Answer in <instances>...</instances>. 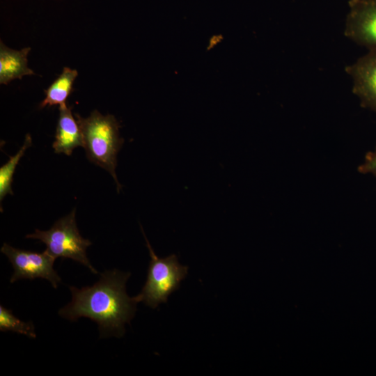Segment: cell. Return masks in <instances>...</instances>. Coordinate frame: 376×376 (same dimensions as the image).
Here are the masks:
<instances>
[{
	"label": "cell",
	"mask_w": 376,
	"mask_h": 376,
	"mask_svg": "<svg viewBox=\"0 0 376 376\" xmlns=\"http://www.w3.org/2000/svg\"><path fill=\"white\" fill-rule=\"evenodd\" d=\"M130 272L118 269L102 273L97 282L79 289L70 286L72 299L58 311L63 318L75 321L85 317L98 325L100 338L121 337L125 324L133 318L136 302L126 292Z\"/></svg>",
	"instance_id": "obj_1"
},
{
	"label": "cell",
	"mask_w": 376,
	"mask_h": 376,
	"mask_svg": "<svg viewBox=\"0 0 376 376\" xmlns=\"http://www.w3.org/2000/svg\"><path fill=\"white\" fill-rule=\"evenodd\" d=\"M30 47L13 50L0 42V83L8 84L15 79H22L24 75H33L35 72L28 68L27 56Z\"/></svg>",
	"instance_id": "obj_9"
},
{
	"label": "cell",
	"mask_w": 376,
	"mask_h": 376,
	"mask_svg": "<svg viewBox=\"0 0 376 376\" xmlns=\"http://www.w3.org/2000/svg\"><path fill=\"white\" fill-rule=\"evenodd\" d=\"M358 171L361 173H371L376 177V150L366 155L364 162L359 166Z\"/></svg>",
	"instance_id": "obj_13"
},
{
	"label": "cell",
	"mask_w": 376,
	"mask_h": 376,
	"mask_svg": "<svg viewBox=\"0 0 376 376\" xmlns=\"http://www.w3.org/2000/svg\"><path fill=\"white\" fill-rule=\"evenodd\" d=\"M83 145L81 130L71 108L65 103L60 104L55 140L52 144L54 152L70 156L75 148L83 147Z\"/></svg>",
	"instance_id": "obj_8"
},
{
	"label": "cell",
	"mask_w": 376,
	"mask_h": 376,
	"mask_svg": "<svg viewBox=\"0 0 376 376\" xmlns=\"http://www.w3.org/2000/svg\"><path fill=\"white\" fill-rule=\"evenodd\" d=\"M345 37L368 49H376V0H350Z\"/></svg>",
	"instance_id": "obj_6"
},
{
	"label": "cell",
	"mask_w": 376,
	"mask_h": 376,
	"mask_svg": "<svg viewBox=\"0 0 376 376\" xmlns=\"http://www.w3.org/2000/svg\"><path fill=\"white\" fill-rule=\"evenodd\" d=\"M32 145V138L29 134L25 136L24 142L19 151L14 155L10 156L9 160L0 168V201L1 202L7 194H13L12 190L13 178L19 160L26 150Z\"/></svg>",
	"instance_id": "obj_11"
},
{
	"label": "cell",
	"mask_w": 376,
	"mask_h": 376,
	"mask_svg": "<svg viewBox=\"0 0 376 376\" xmlns=\"http://www.w3.org/2000/svg\"><path fill=\"white\" fill-rule=\"evenodd\" d=\"M75 117L81 130L87 158L111 174L119 192L122 186L117 179L116 168L117 155L124 142L120 136L119 123L113 115L103 116L97 110L86 118L77 113Z\"/></svg>",
	"instance_id": "obj_2"
},
{
	"label": "cell",
	"mask_w": 376,
	"mask_h": 376,
	"mask_svg": "<svg viewBox=\"0 0 376 376\" xmlns=\"http://www.w3.org/2000/svg\"><path fill=\"white\" fill-rule=\"evenodd\" d=\"M345 70L352 79V92L361 105L376 111V49H369Z\"/></svg>",
	"instance_id": "obj_7"
},
{
	"label": "cell",
	"mask_w": 376,
	"mask_h": 376,
	"mask_svg": "<svg viewBox=\"0 0 376 376\" xmlns=\"http://www.w3.org/2000/svg\"><path fill=\"white\" fill-rule=\"evenodd\" d=\"M0 331H12L32 338L36 337L33 322L22 321L2 305L0 306Z\"/></svg>",
	"instance_id": "obj_12"
},
{
	"label": "cell",
	"mask_w": 376,
	"mask_h": 376,
	"mask_svg": "<svg viewBox=\"0 0 376 376\" xmlns=\"http://www.w3.org/2000/svg\"><path fill=\"white\" fill-rule=\"evenodd\" d=\"M77 75L76 70L65 67L62 73L45 91L46 97L40 103V107L65 103L72 91V85Z\"/></svg>",
	"instance_id": "obj_10"
},
{
	"label": "cell",
	"mask_w": 376,
	"mask_h": 376,
	"mask_svg": "<svg viewBox=\"0 0 376 376\" xmlns=\"http://www.w3.org/2000/svg\"><path fill=\"white\" fill-rule=\"evenodd\" d=\"M1 252L7 256L13 267L10 282L20 279L33 280L40 278L50 282L56 288L61 279L54 269L56 258L47 251L42 253L33 252L13 247L4 243Z\"/></svg>",
	"instance_id": "obj_5"
},
{
	"label": "cell",
	"mask_w": 376,
	"mask_h": 376,
	"mask_svg": "<svg viewBox=\"0 0 376 376\" xmlns=\"http://www.w3.org/2000/svg\"><path fill=\"white\" fill-rule=\"evenodd\" d=\"M75 208L68 215L57 220L47 230L36 229L26 238L39 240L46 245V250L54 258H70L88 267L93 274L98 272L87 257L86 249L91 242L79 233L76 223Z\"/></svg>",
	"instance_id": "obj_4"
},
{
	"label": "cell",
	"mask_w": 376,
	"mask_h": 376,
	"mask_svg": "<svg viewBox=\"0 0 376 376\" xmlns=\"http://www.w3.org/2000/svg\"><path fill=\"white\" fill-rule=\"evenodd\" d=\"M141 228L150 261L146 281L141 292L133 298L136 303L143 302L146 306L155 308L161 303L166 302L168 297L179 288L180 282L187 274L188 267L180 264L175 254L162 258L157 257L141 226Z\"/></svg>",
	"instance_id": "obj_3"
}]
</instances>
